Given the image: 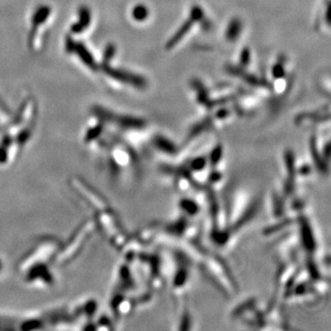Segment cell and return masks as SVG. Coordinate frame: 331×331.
Instances as JSON below:
<instances>
[{"instance_id": "obj_1", "label": "cell", "mask_w": 331, "mask_h": 331, "mask_svg": "<svg viewBox=\"0 0 331 331\" xmlns=\"http://www.w3.org/2000/svg\"><path fill=\"white\" fill-rule=\"evenodd\" d=\"M101 68L107 76L121 83L133 86L138 89H146L147 87V80L140 75L123 69L113 68L110 65H101Z\"/></svg>"}, {"instance_id": "obj_2", "label": "cell", "mask_w": 331, "mask_h": 331, "mask_svg": "<svg viewBox=\"0 0 331 331\" xmlns=\"http://www.w3.org/2000/svg\"><path fill=\"white\" fill-rule=\"evenodd\" d=\"M226 70L227 73L241 78L244 82H246L247 84H249L252 87H263V88H268V89L272 87L268 81L264 80L257 76L248 72L247 70L244 69L243 66L228 65L226 66Z\"/></svg>"}, {"instance_id": "obj_3", "label": "cell", "mask_w": 331, "mask_h": 331, "mask_svg": "<svg viewBox=\"0 0 331 331\" xmlns=\"http://www.w3.org/2000/svg\"><path fill=\"white\" fill-rule=\"evenodd\" d=\"M195 23H196V21L194 20V19L192 17H189V19H187L185 21L180 25L178 31L171 36L170 40L167 41V43H166L167 50L174 48L178 42L182 40L188 34V33L192 30V28L194 27Z\"/></svg>"}, {"instance_id": "obj_4", "label": "cell", "mask_w": 331, "mask_h": 331, "mask_svg": "<svg viewBox=\"0 0 331 331\" xmlns=\"http://www.w3.org/2000/svg\"><path fill=\"white\" fill-rule=\"evenodd\" d=\"M91 21V12L89 8L86 6H82L78 9V19L76 23H74L70 30L75 34L83 33L89 27Z\"/></svg>"}, {"instance_id": "obj_5", "label": "cell", "mask_w": 331, "mask_h": 331, "mask_svg": "<svg viewBox=\"0 0 331 331\" xmlns=\"http://www.w3.org/2000/svg\"><path fill=\"white\" fill-rule=\"evenodd\" d=\"M74 53L77 54V56L79 57L81 61L83 62V64L87 65L89 69H91L92 71H97L98 69V66L94 57L89 52V49L84 45V43L77 42Z\"/></svg>"}, {"instance_id": "obj_6", "label": "cell", "mask_w": 331, "mask_h": 331, "mask_svg": "<svg viewBox=\"0 0 331 331\" xmlns=\"http://www.w3.org/2000/svg\"><path fill=\"white\" fill-rule=\"evenodd\" d=\"M118 123L119 126L126 129H141L145 127L146 121L143 119H139L136 117L128 116V115H121V116H116L114 118V121Z\"/></svg>"}, {"instance_id": "obj_7", "label": "cell", "mask_w": 331, "mask_h": 331, "mask_svg": "<svg viewBox=\"0 0 331 331\" xmlns=\"http://www.w3.org/2000/svg\"><path fill=\"white\" fill-rule=\"evenodd\" d=\"M242 32V21L238 18H234L230 20L226 31V39L228 41H235Z\"/></svg>"}, {"instance_id": "obj_8", "label": "cell", "mask_w": 331, "mask_h": 331, "mask_svg": "<svg viewBox=\"0 0 331 331\" xmlns=\"http://www.w3.org/2000/svg\"><path fill=\"white\" fill-rule=\"evenodd\" d=\"M50 14H51V8L48 6L43 5L37 8L34 11L33 18H32L33 29H37L39 26L43 24L47 20Z\"/></svg>"}, {"instance_id": "obj_9", "label": "cell", "mask_w": 331, "mask_h": 331, "mask_svg": "<svg viewBox=\"0 0 331 331\" xmlns=\"http://www.w3.org/2000/svg\"><path fill=\"white\" fill-rule=\"evenodd\" d=\"M192 84L197 92V100L199 101V103L208 108L210 104L211 98L209 97V93H208L207 89L204 87V85L202 84L201 80H198V79L193 80Z\"/></svg>"}, {"instance_id": "obj_10", "label": "cell", "mask_w": 331, "mask_h": 331, "mask_svg": "<svg viewBox=\"0 0 331 331\" xmlns=\"http://www.w3.org/2000/svg\"><path fill=\"white\" fill-rule=\"evenodd\" d=\"M92 113L96 117H97L99 121H103V122L113 121L115 118L114 113L101 106H94L92 109Z\"/></svg>"}, {"instance_id": "obj_11", "label": "cell", "mask_w": 331, "mask_h": 331, "mask_svg": "<svg viewBox=\"0 0 331 331\" xmlns=\"http://www.w3.org/2000/svg\"><path fill=\"white\" fill-rule=\"evenodd\" d=\"M132 16L136 21H144L149 16V10L144 4H138L132 10Z\"/></svg>"}, {"instance_id": "obj_12", "label": "cell", "mask_w": 331, "mask_h": 331, "mask_svg": "<svg viewBox=\"0 0 331 331\" xmlns=\"http://www.w3.org/2000/svg\"><path fill=\"white\" fill-rule=\"evenodd\" d=\"M116 54V46L114 43H108L102 56V65H110Z\"/></svg>"}, {"instance_id": "obj_13", "label": "cell", "mask_w": 331, "mask_h": 331, "mask_svg": "<svg viewBox=\"0 0 331 331\" xmlns=\"http://www.w3.org/2000/svg\"><path fill=\"white\" fill-rule=\"evenodd\" d=\"M102 131H103V125L102 124L99 123V124L95 125L94 127L88 130V132L86 134V136H85V141L87 143H90V142L94 141L95 139H97L101 135Z\"/></svg>"}, {"instance_id": "obj_14", "label": "cell", "mask_w": 331, "mask_h": 331, "mask_svg": "<svg viewBox=\"0 0 331 331\" xmlns=\"http://www.w3.org/2000/svg\"><path fill=\"white\" fill-rule=\"evenodd\" d=\"M190 17H192L196 22H201L204 19V11L200 6L195 5L191 8Z\"/></svg>"}, {"instance_id": "obj_15", "label": "cell", "mask_w": 331, "mask_h": 331, "mask_svg": "<svg viewBox=\"0 0 331 331\" xmlns=\"http://www.w3.org/2000/svg\"><path fill=\"white\" fill-rule=\"evenodd\" d=\"M251 59V50L248 47H245L242 49L241 53H240V57H239V62H240V66L246 67L250 65Z\"/></svg>"}, {"instance_id": "obj_16", "label": "cell", "mask_w": 331, "mask_h": 331, "mask_svg": "<svg viewBox=\"0 0 331 331\" xmlns=\"http://www.w3.org/2000/svg\"><path fill=\"white\" fill-rule=\"evenodd\" d=\"M272 72H273V78H276V79L283 78V77L285 76V70H284L283 63L279 61L277 64H275V65L273 66Z\"/></svg>"}, {"instance_id": "obj_17", "label": "cell", "mask_w": 331, "mask_h": 331, "mask_svg": "<svg viewBox=\"0 0 331 331\" xmlns=\"http://www.w3.org/2000/svg\"><path fill=\"white\" fill-rule=\"evenodd\" d=\"M76 43H77V41H75L71 36H67V37L65 38V51H66L68 54H74V52H75V47H76Z\"/></svg>"}, {"instance_id": "obj_18", "label": "cell", "mask_w": 331, "mask_h": 331, "mask_svg": "<svg viewBox=\"0 0 331 331\" xmlns=\"http://www.w3.org/2000/svg\"><path fill=\"white\" fill-rule=\"evenodd\" d=\"M229 114V112L227 111V110H226V109H224V110H221V111H219L218 113H217V116H218V118H224V117H226V115H228Z\"/></svg>"}]
</instances>
